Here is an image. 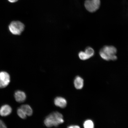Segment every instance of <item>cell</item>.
I'll return each mask as SVG.
<instances>
[{
    "instance_id": "obj_1",
    "label": "cell",
    "mask_w": 128,
    "mask_h": 128,
    "mask_svg": "<svg viewBox=\"0 0 128 128\" xmlns=\"http://www.w3.org/2000/svg\"><path fill=\"white\" fill-rule=\"evenodd\" d=\"M64 122L63 115L59 112H53L46 117L44 123L46 126L50 128L53 126L57 127L63 124Z\"/></svg>"
},
{
    "instance_id": "obj_2",
    "label": "cell",
    "mask_w": 128,
    "mask_h": 128,
    "mask_svg": "<svg viewBox=\"0 0 128 128\" xmlns=\"http://www.w3.org/2000/svg\"><path fill=\"white\" fill-rule=\"evenodd\" d=\"M117 49L112 46H105L100 50V54L101 57L106 60H116L117 57L116 55Z\"/></svg>"
},
{
    "instance_id": "obj_3",
    "label": "cell",
    "mask_w": 128,
    "mask_h": 128,
    "mask_svg": "<svg viewBox=\"0 0 128 128\" xmlns=\"http://www.w3.org/2000/svg\"><path fill=\"white\" fill-rule=\"evenodd\" d=\"M24 24L20 21H13L11 23L9 26L10 31L14 35H20L24 29Z\"/></svg>"
},
{
    "instance_id": "obj_4",
    "label": "cell",
    "mask_w": 128,
    "mask_h": 128,
    "mask_svg": "<svg viewBox=\"0 0 128 128\" xmlns=\"http://www.w3.org/2000/svg\"><path fill=\"white\" fill-rule=\"evenodd\" d=\"M100 4V0H86L84 2V6L89 12H94L98 10Z\"/></svg>"
},
{
    "instance_id": "obj_5",
    "label": "cell",
    "mask_w": 128,
    "mask_h": 128,
    "mask_svg": "<svg viewBox=\"0 0 128 128\" xmlns=\"http://www.w3.org/2000/svg\"><path fill=\"white\" fill-rule=\"evenodd\" d=\"M10 82V75L7 72H0V88L6 87Z\"/></svg>"
},
{
    "instance_id": "obj_6",
    "label": "cell",
    "mask_w": 128,
    "mask_h": 128,
    "mask_svg": "<svg viewBox=\"0 0 128 128\" xmlns=\"http://www.w3.org/2000/svg\"><path fill=\"white\" fill-rule=\"evenodd\" d=\"M12 108L8 105L5 104L0 108V115L2 116H8L12 113Z\"/></svg>"
},
{
    "instance_id": "obj_7",
    "label": "cell",
    "mask_w": 128,
    "mask_h": 128,
    "mask_svg": "<svg viewBox=\"0 0 128 128\" xmlns=\"http://www.w3.org/2000/svg\"><path fill=\"white\" fill-rule=\"evenodd\" d=\"M14 97L16 101L19 103L24 102L26 99V95L25 93L20 90L16 91L14 94Z\"/></svg>"
},
{
    "instance_id": "obj_8",
    "label": "cell",
    "mask_w": 128,
    "mask_h": 128,
    "mask_svg": "<svg viewBox=\"0 0 128 128\" xmlns=\"http://www.w3.org/2000/svg\"><path fill=\"white\" fill-rule=\"evenodd\" d=\"M54 103L56 106L62 108H65L67 104L66 100L61 97H56L54 100Z\"/></svg>"
},
{
    "instance_id": "obj_9",
    "label": "cell",
    "mask_w": 128,
    "mask_h": 128,
    "mask_svg": "<svg viewBox=\"0 0 128 128\" xmlns=\"http://www.w3.org/2000/svg\"><path fill=\"white\" fill-rule=\"evenodd\" d=\"M74 84L76 89H81L84 87V80L81 77L76 76L74 80Z\"/></svg>"
},
{
    "instance_id": "obj_10",
    "label": "cell",
    "mask_w": 128,
    "mask_h": 128,
    "mask_svg": "<svg viewBox=\"0 0 128 128\" xmlns=\"http://www.w3.org/2000/svg\"><path fill=\"white\" fill-rule=\"evenodd\" d=\"M20 108L24 112L26 116H31L33 114V110L31 106L28 104H24Z\"/></svg>"
},
{
    "instance_id": "obj_11",
    "label": "cell",
    "mask_w": 128,
    "mask_h": 128,
    "mask_svg": "<svg viewBox=\"0 0 128 128\" xmlns=\"http://www.w3.org/2000/svg\"><path fill=\"white\" fill-rule=\"evenodd\" d=\"M84 128H94V124L92 120H88L85 121L84 124Z\"/></svg>"
},
{
    "instance_id": "obj_12",
    "label": "cell",
    "mask_w": 128,
    "mask_h": 128,
    "mask_svg": "<svg viewBox=\"0 0 128 128\" xmlns=\"http://www.w3.org/2000/svg\"><path fill=\"white\" fill-rule=\"evenodd\" d=\"M78 56L82 60H87L90 58L85 52H80L79 53Z\"/></svg>"
},
{
    "instance_id": "obj_13",
    "label": "cell",
    "mask_w": 128,
    "mask_h": 128,
    "mask_svg": "<svg viewBox=\"0 0 128 128\" xmlns=\"http://www.w3.org/2000/svg\"><path fill=\"white\" fill-rule=\"evenodd\" d=\"M84 52L90 58L94 56V53H95L93 49L90 47H88L86 48Z\"/></svg>"
},
{
    "instance_id": "obj_14",
    "label": "cell",
    "mask_w": 128,
    "mask_h": 128,
    "mask_svg": "<svg viewBox=\"0 0 128 128\" xmlns=\"http://www.w3.org/2000/svg\"><path fill=\"white\" fill-rule=\"evenodd\" d=\"M18 115L20 118L22 119H25L26 118V115L25 114L23 110L20 108H19L17 110Z\"/></svg>"
},
{
    "instance_id": "obj_15",
    "label": "cell",
    "mask_w": 128,
    "mask_h": 128,
    "mask_svg": "<svg viewBox=\"0 0 128 128\" xmlns=\"http://www.w3.org/2000/svg\"><path fill=\"white\" fill-rule=\"evenodd\" d=\"M0 128H7L4 122L0 120Z\"/></svg>"
},
{
    "instance_id": "obj_16",
    "label": "cell",
    "mask_w": 128,
    "mask_h": 128,
    "mask_svg": "<svg viewBox=\"0 0 128 128\" xmlns=\"http://www.w3.org/2000/svg\"><path fill=\"white\" fill-rule=\"evenodd\" d=\"M68 128H80L78 126L72 125L68 126Z\"/></svg>"
},
{
    "instance_id": "obj_17",
    "label": "cell",
    "mask_w": 128,
    "mask_h": 128,
    "mask_svg": "<svg viewBox=\"0 0 128 128\" xmlns=\"http://www.w3.org/2000/svg\"><path fill=\"white\" fill-rule=\"evenodd\" d=\"M9 2L11 3H14L16 2L18 0H8Z\"/></svg>"
}]
</instances>
